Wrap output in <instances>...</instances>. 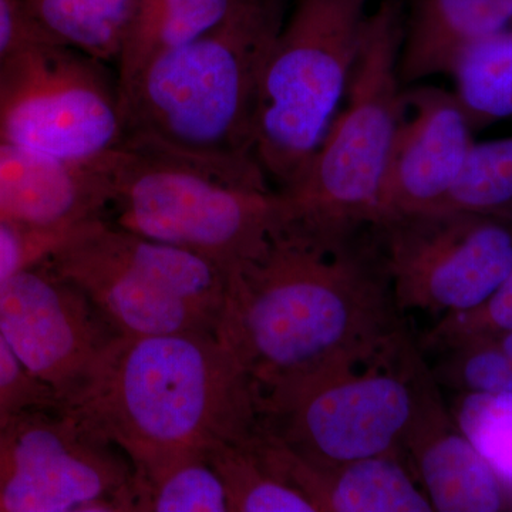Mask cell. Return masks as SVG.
Returning a JSON list of instances; mask_svg holds the SVG:
<instances>
[{"mask_svg":"<svg viewBox=\"0 0 512 512\" xmlns=\"http://www.w3.org/2000/svg\"><path fill=\"white\" fill-rule=\"evenodd\" d=\"M400 313L375 225L291 215L228 272L215 335L261 399L396 356L412 340Z\"/></svg>","mask_w":512,"mask_h":512,"instance_id":"6da1fadb","label":"cell"},{"mask_svg":"<svg viewBox=\"0 0 512 512\" xmlns=\"http://www.w3.org/2000/svg\"><path fill=\"white\" fill-rule=\"evenodd\" d=\"M289 0H238L215 28L120 84L123 146L228 183L274 190L255 157V117Z\"/></svg>","mask_w":512,"mask_h":512,"instance_id":"7a4b0ae2","label":"cell"},{"mask_svg":"<svg viewBox=\"0 0 512 512\" xmlns=\"http://www.w3.org/2000/svg\"><path fill=\"white\" fill-rule=\"evenodd\" d=\"M59 406L131 467L208 454L259 421L254 382L211 332L117 336Z\"/></svg>","mask_w":512,"mask_h":512,"instance_id":"3957f363","label":"cell"},{"mask_svg":"<svg viewBox=\"0 0 512 512\" xmlns=\"http://www.w3.org/2000/svg\"><path fill=\"white\" fill-rule=\"evenodd\" d=\"M106 177L104 218L210 259L228 274L291 218L275 190L228 183L181 161L121 146L96 161Z\"/></svg>","mask_w":512,"mask_h":512,"instance_id":"277c9868","label":"cell"},{"mask_svg":"<svg viewBox=\"0 0 512 512\" xmlns=\"http://www.w3.org/2000/svg\"><path fill=\"white\" fill-rule=\"evenodd\" d=\"M119 336L215 333L227 274L204 256L97 218L50 254Z\"/></svg>","mask_w":512,"mask_h":512,"instance_id":"5b68a950","label":"cell"},{"mask_svg":"<svg viewBox=\"0 0 512 512\" xmlns=\"http://www.w3.org/2000/svg\"><path fill=\"white\" fill-rule=\"evenodd\" d=\"M403 32L404 0H382L366 13L348 103L298 180L279 192L292 217L329 227L375 224L399 123Z\"/></svg>","mask_w":512,"mask_h":512,"instance_id":"8992f818","label":"cell"},{"mask_svg":"<svg viewBox=\"0 0 512 512\" xmlns=\"http://www.w3.org/2000/svg\"><path fill=\"white\" fill-rule=\"evenodd\" d=\"M367 0H295L269 56L255 117V157L269 183L291 187L346 96Z\"/></svg>","mask_w":512,"mask_h":512,"instance_id":"52a82bcc","label":"cell"},{"mask_svg":"<svg viewBox=\"0 0 512 512\" xmlns=\"http://www.w3.org/2000/svg\"><path fill=\"white\" fill-rule=\"evenodd\" d=\"M0 140L96 163L123 146L117 72L32 30L0 62Z\"/></svg>","mask_w":512,"mask_h":512,"instance_id":"ba28073f","label":"cell"},{"mask_svg":"<svg viewBox=\"0 0 512 512\" xmlns=\"http://www.w3.org/2000/svg\"><path fill=\"white\" fill-rule=\"evenodd\" d=\"M421 362L410 342L389 359L262 397L259 423L296 456L320 466L403 453Z\"/></svg>","mask_w":512,"mask_h":512,"instance_id":"9c48e42d","label":"cell"},{"mask_svg":"<svg viewBox=\"0 0 512 512\" xmlns=\"http://www.w3.org/2000/svg\"><path fill=\"white\" fill-rule=\"evenodd\" d=\"M373 225L402 312L470 311L512 269V218L505 215L429 210Z\"/></svg>","mask_w":512,"mask_h":512,"instance_id":"30bf717a","label":"cell"},{"mask_svg":"<svg viewBox=\"0 0 512 512\" xmlns=\"http://www.w3.org/2000/svg\"><path fill=\"white\" fill-rule=\"evenodd\" d=\"M0 333L30 376L62 403L117 338L77 286L22 269L0 285Z\"/></svg>","mask_w":512,"mask_h":512,"instance_id":"8fae6325","label":"cell"},{"mask_svg":"<svg viewBox=\"0 0 512 512\" xmlns=\"http://www.w3.org/2000/svg\"><path fill=\"white\" fill-rule=\"evenodd\" d=\"M473 131L454 93L431 86L403 89L375 224L392 215L439 210L473 146Z\"/></svg>","mask_w":512,"mask_h":512,"instance_id":"7c38bea8","label":"cell"},{"mask_svg":"<svg viewBox=\"0 0 512 512\" xmlns=\"http://www.w3.org/2000/svg\"><path fill=\"white\" fill-rule=\"evenodd\" d=\"M402 450L412 460L434 511L494 512L507 504L503 483L447 413L436 377L424 360Z\"/></svg>","mask_w":512,"mask_h":512,"instance_id":"4fadbf2b","label":"cell"},{"mask_svg":"<svg viewBox=\"0 0 512 512\" xmlns=\"http://www.w3.org/2000/svg\"><path fill=\"white\" fill-rule=\"evenodd\" d=\"M109 188L99 165L73 163L0 140V222L73 229L104 218Z\"/></svg>","mask_w":512,"mask_h":512,"instance_id":"5bb4252c","label":"cell"},{"mask_svg":"<svg viewBox=\"0 0 512 512\" xmlns=\"http://www.w3.org/2000/svg\"><path fill=\"white\" fill-rule=\"evenodd\" d=\"M259 439L282 480L305 495L316 512L434 511L404 464L403 453L320 466L296 456L261 424Z\"/></svg>","mask_w":512,"mask_h":512,"instance_id":"9a60e30c","label":"cell"},{"mask_svg":"<svg viewBox=\"0 0 512 512\" xmlns=\"http://www.w3.org/2000/svg\"><path fill=\"white\" fill-rule=\"evenodd\" d=\"M512 26V0H404L403 87L450 74L471 43Z\"/></svg>","mask_w":512,"mask_h":512,"instance_id":"2e32d148","label":"cell"},{"mask_svg":"<svg viewBox=\"0 0 512 512\" xmlns=\"http://www.w3.org/2000/svg\"><path fill=\"white\" fill-rule=\"evenodd\" d=\"M238 0H130L116 72L119 84L151 60L215 28Z\"/></svg>","mask_w":512,"mask_h":512,"instance_id":"e0dca14e","label":"cell"},{"mask_svg":"<svg viewBox=\"0 0 512 512\" xmlns=\"http://www.w3.org/2000/svg\"><path fill=\"white\" fill-rule=\"evenodd\" d=\"M126 512H228L227 494L207 453H185L131 467Z\"/></svg>","mask_w":512,"mask_h":512,"instance_id":"ac0fdd59","label":"cell"},{"mask_svg":"<svg viewBox=\"0 0 512 512\" xmlns=\"http://www.w3.org/2000/svg\"><path fill=\"white\" fill-rule=\"evenodd\" d=\"M37 35L116 63L130 0H22Z\"/></svg>","mask_w":512,"mask_h":512,"instance_id":"d6986e66","label":"cell"},{"mask_svg":"<svg viewBox=\"0 0 512 512\" xmlns=\"http://www.w3.org/2000/svg\"><path fill=\"white\" fill-rule=\"evenodd\" d=\"M208 460L224 485L228 512H316L305 495L276 473L256 427L244 439L212 448Z\"/></svg>","mask_w":512,"mask_h":512,"instance_id":"ffe728a7","label":"cell"},{"mask_svg":"<svg viewBox=\"0 0 512 512\" xmlns=\"http://www.w3.org/2000/svg\"><path fill=\"white\" fill-rule=\"evenodd\" d=\"M450 74L473 130L512 117V26L467 46Z\"/></svg>","mask_w":512,"mask_h":512,"instance_id":"44dd1931","label":"cell"},{"mask_svg":"<svg viewBox=\"0 0 512 512\" xmlns=\"http://www.w3.org/2000/svg\"><path fill=\"white\" fill-rule=\"evenodd\" d=\"M439 210L511 217L512 137L473 143Z\"/></svg>","mask_w":512,"mask_h":512,"instance_id":"7402d4cb","label":"cell"},{"mask_svg":"<svg viewBox=\"0 0 512 512\" xmlns=\"http://www.w3.org/2000/svg\"><path fill=\"white\" fill-rule=\"evenodd\" d=\"M454 420L512 493V394L468 393Z\"/></svg>","mask_w":512,"mask_h":512,"instance_id":"603a6c76","label":"cell"},{"mask_svg":"<svg viewBox=\"0 0 512 512\" xmlns=\"http://www.w3.org/2000/svg\"><path fill=\"white\" fill-rule=\"evenodd\" d=\"M451 350L439 375L467 393L512 394V362L494 338L467 339Z\"/></svg>","mask_w":512,"mask_h":512,"instance_id":"cb8c5ba5","label":"cell"},{"mask_svg":"<svg viewBox=\"0 0 512 512\" xmlns=\"http://www.w3.org/2000/svg\"><path fill=\"white\" fill-rule=\"evenodd\" d=\"M512 330V269L493 295L470 311L446 313L430 330L429 348H444L467 339L494 338Z\"/></svg>","mask_w":512,"mask_h":512,"instance_id":"d4e9b609","label":"cell"},{"mask_svg":"<svg viewBox=\"0 0 512 512\" xmlns=\"http://www.w3.org/2000/svg\"><path fill=\"white\" fill-rule=\"evenodd\" d=\"M80 227L33 229L0 222V285L16 272L25 269L23 266L32 256L52 254Z\"/></svg>","mask_w":512,"mask_h":512,"instance_id":"484cf974","label":"cell"},{"mask_svg":"<svg viewBox=\"0 0 512 512\" xmlns=\"http://www.w3.org/2000/svg\"><path fill=\"white\" fill-rule=\"evenodd\" d=\"M32 30L23 2L0 0V62Z\"/></svg>","mask_w":512,"mask_h":512,"instance_id":"4316f807","label":"cell"},{"mask_svg":"<svg viewBox=\"0 0 512 512\" xmlns=\"http://www.w3.org/2000/svg\"><path fill=\"white\" fill-rule=\"evenodd\" d=\"M494 339L497 340L500 348L504 350L505 355L510 357L512 362V330L511 332L503 333V335L494 336Z\"/></svg>","mask_w":512,"mask_h":512,"instance_id":"83f0119b","label":"cell"},{"mask_svg":"<svg viewBox=\"0 0 512 512\" xmlns=\"http://www.w3.org/2000/svg\"><path fill=\"white\" fill-rule=\"evenodd\" d=\"M3 394H8V393L3 392V390H0V397H2V396H3Z\"/></svg>","mask_w":512,"mask_h":512,"instance_id":"f1b7e54d","label":"cell"}]
</instances>
